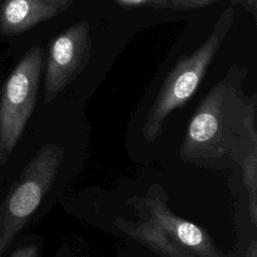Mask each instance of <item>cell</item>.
Returning a JSON list of instances; mask_svg holds the SVG:
<instances>
[{
    "mask_svg": "<svg viewBox=\"0 0 257 257\" xmlns=\"http://www.w3.org/2000/svg\"><path fill=\"white\" fill-rule=\"evenodd\" d=\"M149 218L158 224L175 242L199 257H221L209 234L198 225L173 213L160 196L145 200Z\"/></svg>",
    "mask_w": 257,
    "mask_h": 257,
    "instance_id": "6",
    "label": "cell"
},
{
    "mask_svg": "<svg viewBox=\"0 0 257 257\" xmlns=\"http://www.w3.org/2000/svg\"><path fill=\"white\" fill-rule=\"evenodd\" d=\"M240 164L243 181L249 194V213L251 221L257 224V140L244 145L234 157Z\"/></svg>",
    "mask_w": 257,
    "mask_h": 257,
    "instance_id": "9",
    "label": "cell"
},
{
    "mask_svg": "<svg viewBox=\"0 0 257 257\" xmlns=\"http://www.w3.org/2000/svg\"><path fill=\"white\" fill-rule=\"evenodd\" d=\"M114 224L131 238L137 240L162 257H195V255L175 242L150 218L147 221L137 223L117 218Z\"/></svg>",
    "mask_w": 257,
    "mask_h": 257,
    "instance_id": "8",
    "label": "cell"
},
{
    "mask_svg": "<svg viewBox=\"0 0 257 257\" xmlns=\"http://www.w3.org/2000/svg\"><path fill=\"white\" fill-rule=\"evenodd\" d=\"M74 0H2L0 31L4 35L23 33L67 10Z\"/></svg>",
    "mask_w": 257,
    "mask_h": 257,
    "instance_id": "7",
    "label": "cell"
},
{
    "mask_svg": "<svg viewBox=\"0 0 257 257\" xmlns=\"http://www.w3.org/2000/svg\"><path fill=\"white\" fill-rule=\"evenodd\" d=\"M38 249L34 245H24L18 247L10 257H37Z\"/></svg>",
    "mask_w": 257,
    "mask_h": 257,
    "instance_id": "12",
    "label": "cell"
},
{
    "mask_svg": "<svg viewBox=\"0 0 257 257\" xmlns=\"http://www.w3.org/2000/svg\"><path fill=\"white\" fill-rule=\"evenodd\" d=\"M235 9L228 6L219 16L205 41L190 55L181 57L166 76L143 125L148 141L156 140L163 132L166 118L182 107L195 94L220 46L233 25Z\"/></svg>",
    "mask_w": 257,
    "mask_h": 257,
    "instance_id": "2",
    "label": "cell"
},
{
    "mask_svg": "<svg viewBox=\"0 0 257 257\" xmlns=\"http://www.w3.org/2000/svg\"><path fill=\"white\" fill-rule=\"evenodd\" d=\"M91 47L87 20L69 26L51 41L46 60L44 104L56 98L83 71L89 61Z\"/></svg>",
    "mask_w": 257,
    "mask_h": 257,
    "instance_id": "5",
    "label": "cell"
},
{
    "mask_svg": "<svg viewBox=\"0 0 257 257\" xmlns=\"http://www.w3.org/2000/svg\"><path fill=\"white\" fill-rule=\"evenodd\" d=\"M224 0H170L168 9L172 10H191L203 8L216 2ZM235 5L242 6L245 10L251 13L254 17L257 14V0H229Z\"/></svg>",
    "mask_w": 257,
    "mask_h": 257,
    "instance_id": "10",
    "label": "cell"
},
{
    "mask_svg": "<svg viewBox=\"0 0 257 257\" xmlns=\"http://www.w3.org/2000/svg\"><path fill=\"white\" fill-rule=\"evenodd\" d=\"M42 67V49L32 47L7 78L0 100V164L14 149L34 109Z\"/></svg>",
    "mask_w": 257,
    "mask_h": 257,
    "instance_id": "4",
    "label": "cell"
},
{
    "mask_svg": "<svg viewBox=\"0 0 257 257\" xmlns=\"http://www.w3.org/2000/svg\"><path fill=\"white\" fill-rule=\"evenodd\" d=\"M64 149L48 143L42 146L27 166L12 190L0 204V257L39 207L53 184Z\"/></svg>",
    "mask_w": 257,
    "mask_h": 257,
    "instance_id": "3",
    "label": "cell"
},
{
    "mask_svg": "<svg viewBox=\"0 0 257 257\" xmlns=\"http://www.w3.org/2000/svg\"><path fill=\"white\" fill-rule=\"evenodd\" d=\"M248 69L233 63L204 96L189 123L181 147L185 160L233 156L251 122L256 120V94L244 89Z\"/></svg>",
    "mask_w": 257,
    "mask_h": 257,
    "instance_id": "1",
    "label": "cell"
},
{
    "mask_svg": "<svg viewBox=\"0 0 257 257\" xmlns=\"http://www.w3.org/2000/svg\"><path fill=\"white\" fill-rule=\"evenodd\" d=\"M124 8L150 7L153 9H168L170 0H114Z\"/></svg>",
    "mask_w": 257,
    "mask_h": 257,
    "instance_id": "11",
    "label": "cell"
}]
</instances>
